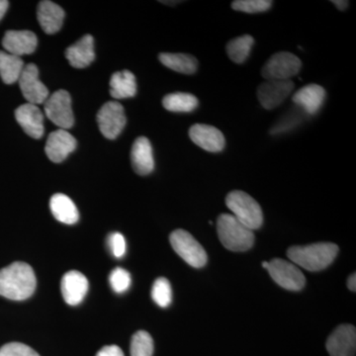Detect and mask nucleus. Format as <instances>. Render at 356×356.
Returning <instances> with one entry per match:
<instances>
[{
    "instance_id": "obj_13",
    "label": "nucleus",
    "mask_w": 356,
    "mask_h": 356,
    "mask_svg": "<svg viewBox=\"0 0 356 356\" xmlns=\"http://www.w3.org/2000/svg\"><path fill=\"white\" fill-rule=\"evenodd\" d=\"M194 144L210 153H220L226 146V139L219 129L207 124H195L189 130Z\"/></svg>"
},
{
    "instance_id": "obj_9",
    "label": "nucleus",
    "mask_w": 356,
    "mask_h": 356,
    "mask_svg": "<svg viewBox=\"0 0 356 356\" xmlns=\"http://www.w3.org/2000/svg\"><path fill=\"white\" fill-rule=\"evenodd\" d=\"M125 111L120 103H105L97 113V123L100 132L105 138L114 140L120 135L126 125Z\"/></svg>"
},
{
    "instance_id": "obj_28",
    "label": "nucleus",
    "mask_w": 356,
    "mask_h": 356,
    "mask_svg": "<svg viewBox=\"0 0 356 356\" xmlns=\"http://www.w3.org/2000/svg\"><path fill=\"white\" fill-rule=\"evenodd\" d=\"M154 341L149 332H136L131 341V356H153Z\"/></svg>"
},
{
    "instance_id": "obj_12",
    "label": "nucleus",
    "mask_w": 356,
    "mask_h": 356,
    "mask_svg": "<svg viewBox=\"0 0 356 356\" xmlns=\"http://www.w3.org/2000/svg\"><path fill=\"white\" fill-rule=\"evenodd\" d=\"M331 356H355L356 330L353 325H341L334 330L325 343Z\"/></svg>"
},
{
    "instance_id": "obj_16",
    "label": "nucleus",
    "mask_w": 356,
    "mask_h": 356,
    "mask_svg": "<svg viewBox=\"0 0 356 356\" xmlns=\"http://www.w3.org/2000/svg\"><path fill=\"white\" fill-rule=\"evenodd\" d=\"M15 118L24 132L34 139L44 136V116L37 105L25 103L15 111Z\"/></svg>"
},
{
    "instance_id": "obj_37",
    "label": "nucleus",
    "mask_w": 356,
    "mask_h": 356,
    "mask_svg": "<svg viewBox=\"0 0 356 356\" xmlns=\"http://www.w3.org/2000/svg\"><path fill=\"white\" fill-rule=\"evenodd\" d=\"M348 287L350 291L355 292L356 291V275L355 273L351 274L350 277L348 280Z\"/></svg>"
},
{
    "instance_id": "obj_10",
    "label": "nucleus",
    "mask_w": 356,
    "mask_h": 356,
    "mask_svg": "<svg viewBox=\"0 0 356 356\" xmlns=\"http://www.w3.org/2000/svg\"><path fill=\"white\" fill-rule=\"evenodd\" d=\"M21 91L27 103L39 105L49 97V90L39 79V70L36 65H25L18 79Z\"/></svg>"
},
{
    "instance_id": "obj_4",
    "label": "nucleus",
    "mask_w": 356,
    "mask_h": 356,
    "mask_svg": "<svg viewBox=\"0 0 356 356\" xmlns=\"http://www.w3.org/2000/svg\"><path fill=\"white\" fill-rule=\"evenodd\" d=\"M226 205L233 216L252 231L261 228L264 224L261 207L250 194L240 191L229 192Z\"/></svg>"
},
{
    "instance_id": "obj_22",
    "label": "nucleus",
    "mask_w": 356,
    "mask_h": 356,
    "mask_svg": "<svg viewBox=\"0 0 356 356\" xmlns=\"http://www.w3.org/2000/svg\"><path fill=\"white\" fill-rule=\"evenodd\" d=\"M51 214L58 222L67 225L76 224L79 219V213L72 199L62 193L51 196L50 200Z\"/></svg>"
},
{
    "instance_id": "obj_1",
    "label": "nucleus",
    "mask_w": 356,
    "mask_h": 356,
    "mask_svg": "<svg viewBox=\"0 0 356 356\" xmlns=\"http://www.w3.org/2000/svg\"><path fill=\"white\" fill-rule=\"evenodd\" d=\"M36 276L25 262H13L0 270V295L14 301L30 298L36 289Z\"/></svg>"
},
{
    "instance_id": "obj_32",
    "label": "nucleus",
    "mask_w": 356,
    "mask_h": 356,
    "mask_svg": "<svg viewBox=\"0 0 356 356\" xmlns=\"http://www.w3.org/2000/svg\"><path fill=\"white\" fill-rule=\"evenodd\" d=\"M0 356H40L30 346L24 343H10L0 348Z\"/></svg>"
},
{
    "instance_id": "obj_31",
    "label": "nucleus",
    "mask_w": 356,
    "mask_h": 356,
    "mask_svg": "<svg viewBox=\"0 0 356 356\" xmlns=\"http://www.w3.org/2000/svg\"><path fill=\"white\" fill-rule=\"evenodd\" d=\"M109 282L115 292L121 294L131 286V275L126 269L116 267L109 276Z\"/></svg>"
},
{
    "instance_id": "obj_21",
    "label": "nucleus",
    "mask_w": 356,
    "mask_h": 356,
    "mask_svg": "<svg viewBox=\"0 0 356 356\" xmlns=\"http://www.w3.org/2000/svg\"><path fill=\"white\" fill-rule=\"evenodd\" d=\"M38 21L42 29L47 34H55L60 31L65 19V11L55 2L44 0L39 3L37 10Z\"/></svg>"
},
{
    "instance_id": "obj_33",
    "label": "nucleus",
    "mask_w": 356,
    "mask_h": 356,
    "mask_svg": "<svg viewBox=\"0 0 356 356\" xmlns=\"http://www.w3.org/2000/svg\"><path fill=\"white\" fill-rule=\"evenodd\" d=\"M108 245L112 254L116 259H121L126 252V241L120 233H113L109 236Z\"/></svg>"
},
{
    "instance_id": "obj_18",
    "label": "nucleus",
    "mask_w": 356,
    "mask_h": 356,
    "mask_svg": "<svg viewBox=\"0 0 356 356\" xmlns=\"http://www.w3.org/2000/svg\"><path fill=\"white\" fill-rule=\"evenodd\" d=\"M37 44H38V39L31 31L10 30L6 33L2 40V44L7 53L17 57L34 53Z\"/></svg>"
},
{
    "instance_id": "obj_19",
    "label": "nucleus",
    "mask_w": 356,
    "mask_h": 356,
    "mask_svg": "<svg viewBox=\"0 0 356 356\" xmlns=\"http://www.w3.org/2000/svg\"><path fill=\"white\" fill-rule=\"evenodd\" d=\"M65 57L70 65L76 69H84L95 60V40L91 35H86L76 43L65 50Z\"/></svg>"
},
{
    "instance_id": "obj_30",
    "label": "nucleus",
    "mask_w": 356,
    "mask_h": 356,
    "mask_svg": "<svg viewBox=\"0 0 356 356\" xmlns=\"http://www.w3.org/2000/svg\"><path fill=\"white\" fill-rule=\"evenodd\" d=\"M273 4L270 0H236L232 3V8L243 13H262L269 10Z\"/></svg>"
},
{
    "instance_id": "obj_36",
    "label": "nucleus",
    "mask_w": 356,
    "mask_h": 356,
    "mask_svg": "<svg viewBox=\"0 0 356 356\" xmlns=\"http://www.w3.org/2000/svg\"><path fill=\"white\" fill-rule=\"evenodd\" d=\"M332 2L336 6L337 8H339V10L341 11L346 10L348 6H350V2L344 1V0H334V1Z\"/></svg>"
},
{
    "instance_id": "obj_24",
    "label": "nucleus",
    "mask_w": 356,
    "mask_h": 356,
    "mask_svg": "<svg viewBox=\"0 0 356 356\" xmlns=\"http://www.w3.org/2000/svg\"><path fill=\"white\" fill-rule=\"evenodd\" d=\"M159 58L161 64L180 74H193L197 70V60L188 54L161 53Z\"/></svg>"
},
{
    "instance_id": "obj_26",
    "label": "nucleus",
    "mask_w": 356,
    "mask_h": 356,
    "mask_svg": "<svg viewBox=\"0 0 356 356\" xmlns=\"http://www.w3.org/2000/svg\"><path fill=\"white\" fill-rule=\"evenodd\" d=\"M199 102L197 97L191 93H170L163 97V107L172 112H192L197 108Z\"/></svg>"
},
{
    "instance_id": "obj_17",
    "label": "nucleus",
    "mask_w": 356,
    "mask_h": 356,
    "mask_svg": "<svg viewBox=\"0 0 356 356\" xmlns=\"http://www.w3.org/2000/svg\"><path fill=\"white\" fill-rule=\"evenodd\" d=\"M325 99V88L315 83L300 88L292 97L294 104L307 115L317 114L322 108Z\"/></svg>"
},
{
    "instance_id": "obj_39",
    "label": "nucleus",
    "mask_w": 356,
    "mask_h": 356,
    "mask_svg": "<svg viewBox=\"0 0 356 356\" xmlns=\"http://www.w3.org/2000/svg\"><path fill=\"white\" fill-rule=\"evenodd\" d=\"M262 267H264V269H267V267H268V261L262 262Z\"/></svg>"
},
{
    "instance_id": "obj_20",
    "label": "nucleus",
    "mask_w": 356,
    "mask_h": 356,
    "mask_svg": "<svg viewBox=\"0 0 356 356\" xmlns=\"http://www.w3.org/2000/svg\"><path fill=\"white\" fill-rule=\"evenodd\" d=\"M131 161L134 170L140 175H147L153 172L154 159L153 147L146 137H140L134 142L131 151Z\"/></svg>"
},
{
    "instance_id": "obj_23",
    "label": "nucleus",
    "mask_w": 356,
    "mask_h": 356,
    "mask_svg": "<svg viewBox=\"0 0 356 356\" xmlns=\"http://www.w3.org/2000/svg\"><path fill=\"white\" fill-rule=\"evenodd\" d=\"M110 88V95L115 99H126L137 93V81L130 70H122L112 74Z\"/></svg>"
},
{
    "instance_id": "obj_8",
    "label": "nucleus",
    "mask_w": 356,
    "mask_h": 356,
    "mask_svg": "<svg viewBox=\"0 0 356 356\" xmlns=\"http://www.w3.org/2000/svg\"><path fill=\"white\" fill-rule=\"evenodd\" d=\"M271 278L280 286L290 291H300L306 284V278L299 267L292 262L274 259L268 262L266 269Z\"/></svg>"
},
{
    "instance_id": "obj_3",
    "label": "nucleus",
    "mask_w": 356,
    "mask_h": 356,
    "mask_svg": "<svg viewBox=\"0 0 356 356\" xmlns=\"http://www.w3.org/2000/svg\"><path fill=\"white\" fill-rule=\"evenodd\" d=\"M217 233L222 245L231 252H247L254 243V231L231 214L218 217Z\"/></svg>"
},
{
    "instance_id": "obj_14",
    "label": "nucleus",
    "mask_w": 356,
    "mask_h": 356,
    "mask_svg": "<svg viewBox=\"0 0 356 356\" xmlns=\"http://www.w3.org/2000/svg\"><path fill=\"white\" fill-rule=\"evenodd\" d=\"M76 138L67 130L58 129L49 136L44 152L49 159H51L53 163H58L64 161L69 154L76 149Z\"/></svg>"
},
{
    "instance_id": "obj_35",
    "label": "nucleus",
    "mask_w": 356,
    "mask_h": 356,
    "mask_svg": "<svg viewBox=\"0 0 356 356\" xmlns=\"http://www.w3.org/2000/svg\"><path fill=\"white\" fill-rule=\"evenodd\" d=\"M96 356H125L121 348L117 346H106L98 351Z\"/></svg>"
},
{
    "instance_id": "obj_5",
    "label": "nucleus",
    "mask_w": 356,
    "mask_h": 356,
    "mask_svg": "<svg viewBox=\"0 0 356 356\" xmlns=\"http://www.w3.org/2000/svg\"><path fill=\"white\" fill-rule=\"evenodd\" d=\"M170 242L175 252L189 266L201 268L207 264L208 255L205 250L188 232L184 229L172 232Z\"/></svg>"
},
{
    "instance_id": "obj_2",
    "label": "nucleus",
    "mask_w": 356,
    "mask_h": 356,
    "mask_svg": "<svg viewBox=\"0 0 356 356\" xmlns=\"http://www.w3.org/2000/svg\"><path fill=\"white\" fill-rule=\"evenodd\" d=\"M339 254V247L332 243H317L303 247L288 248L287 257L295 266L309 271H321L331 266Z\"/></svg>"
},
{
    "instance_id": "obj_38",
    "label": "nucleus",
    "mask_w": 356,
    "mask_h": 356,
    "mask_svg": "<svg viewBox=\"0 0 356 356\" xmlns=\"http://www.w3.org/2000/svg\"><path fill=\"white\" fill-rule=\"evenodd\" d=\"M9 2L6 0H0V20L3 17L4 14L6 13L7 9H8Z\"/></svg>"
},
{
    "instance_id": "obj_25",
    "label": "nucleus",
    "mask_w": 356,
    "mask_h": 356,
    "mask_svg": "<svg viewBox=\"0 0 356 356\" xmlns=\"http://www.w3.org/2000/svg\"><path fill=\"white\" fill-rule=\"evenodd\" d=\"M24 67L20 57L0 51V77L4 83L13 84L18 81Z\"/></svg>"
},
{
    "instance_id": "obj_27",
    "label": "nucleus",
    "mask_w": 356,
    "mask_h": 356,
    "mask_svg": "<svg viewBox=\"0 0 356 356\" xmlns=\"http://www.w3.org/2000/svg\"><path fill=\"white\" fill-rule=\"evenodd\" d=\"M254 44V40L250 35L236 37L227 44L229 58L236 64H243L250 56Z\"/></svg>"
},
{
    "instance_id": "obj_6",
    "label": "nucleus",
    "mask_w": 356,
    "mask_h": 356,
    "mask_svg": "<svg viewBox=\"0 0 356 356\" xmlns=\"http://www.w3.org/2000/svg\"><path fill=\"white\" fill-rule=\"evenodd\" d=\"M301 67L302 63L298 57L289 51H280L267 60L262 67L261 74L266 81H288L298 74Z\"/></svg>"
},
{
    "instance_id": "obj_15",
    "label": "nucleus",
    "mask_w": 356,
    "mask_h": 356,
    "mask_svg": "<svg viewBox=\"0 0 356 356\" xmlns=\"http://www.w3.org/2000/svg\"><path fill=\"white\" fill-rule=\"evenodd\" d=\"M60 286L65 303L76 306L83 301L88 294L89 283L84 274L72 270L65 274Z\"/></svg>"
},
{
    "instance_id": "obj_7",
    "label": "nucleus",
    "mask_w": 356,
    "mask_h": 356,
    "mask_svg": "<svg viewBox=\"0 0 356 356\" xmlns=\"http://www.w3.org/2000/svg\"><path fill=\"white\" fill-rule=\"evenodd\" d=\"M44 104V114L58 128L67 130L74 126L72 98L67 91H56L49 96Z\"/></svg>"
},
{
    "instance_id": "obj_11",
    "label": "nucleus",
    "mask_w": 356,
    "mask_h": 356,
    "mask_svg": "<svg viewBox=\"0 0 356 356\" xmlns=\"http://www.w3.org/2000/svg\"><path fill=\"white\" fill-rule=\"evenodd\" d=\"M294 89V83L288 81H274L268 79L257 88V98L261 106L267 110H273L280 106L281 103L291 95Z\"/></svg>"
},
{
    "instance_id": "obj_34",
    "label": "nucleus",
    "mask_w": 356,
    "mask_h": 356,
    "mask_svg": "<svg viewBox=\"0 0 356 356\" xmlns=\"http://www.w3.org/2000/svg\"><path fill=\"white\" fill-rule=\"evenodd\" d=\"M293 115L294 113H291L290 116H286L282 120H280V123L276 124L275 127L271 129L270 133L273 135H276V134L286 132L290 129L296 127L300 122L302 121L301 116L297 113L295 114V116H293Z\"/></svg>"
},
{
    "instance_id": "obj_29",
    "label": "nucleus",
    "mask_w": 356,
    "mask_h": 356,
    "mask_svg": "<svg viewBox=\"0 0 356 356\" xmlns=\"http://www.w3.org/2000/svg\"><path fill=\"white\" fill-rule=\"evenodd\" d=\"M152 298L161 308L170 306L172 301V290L170 281L163 277L154 281L152 288Z\"/></svg>"
}]
</instances>
